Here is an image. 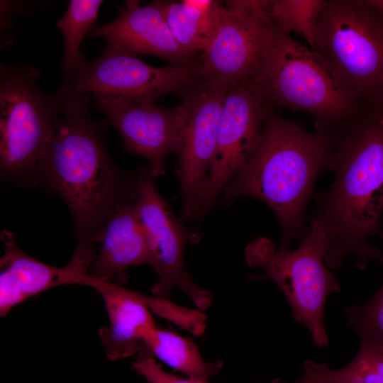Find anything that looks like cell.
Segmentation results:
<instances>
[{
    "label": "cell",
    "instance_id": "cell-1",
    "mask_svg": "<svg viewBox=\"0 0 383 383\" xmlns=\"http://www.w3.org/2000/svg\"><path fill=\"white\" fill-rule=\"evenodd\" d=\"M60 96L57 124L35 172L40 183L69 207L77 246L96 250L97 237L111 213L136 199L130 180L106 149L104 128L90 114L89 95Z\"/></svg>",
    "mask_w": 383,
    "mask_h": 383
},
{
    "label": "cell",
    "instance_id": "cell-2",
    "mask_svg": "<svg viewBox=\"0 0 383 383\" xmlns=\"http://www.w3.org/2000/svg\"><path fill=\"white\" fill-rule=\"evenodd\" d=\"M380 109L363 114L340 135L331 170V187L316 196L311 223L326 233L325 262L338 268L353 256L359 269L382 257L369 244L373 235L383 237L379 220L383 209V130Z\"/></svg>",
    "mask_w": 383,
    "mask_h": 383
},
{
    "label": "cell",
    "instance_id": "cell-3",
    "mask_svg": "<svg viewBox=\"0 0 383 383\" xmlns=\"http://www.w3.org/2000/svg\"><path fill=\"white\" fill-rule=\"evenodd\" d=\"M340 135L309 132L271 113L255 148L223 192L224 207L245 196L267 204L281 226L279 247L289 248L292 239L301 240L309 231L307 204L318 175L331 170Z\"/></svg>",
    "mask_w": 383,
    "mask_h": 383
},
{
    "label": "cell",
    "instance_id": "cell-4",
    "mask_svg": "<svg viewBox=\"0 0 383 383\" xmlns=\"http://www.w3.org/2000/svg\"><path fill=\"white\" fill-rule=\"evenodd\" d=\"M251 82L272 109L305 112L320 132L341 133L366 109L327 58L278 29Z\"/></svg>",
    "mask_w": 383,
    "mask_h": 383
},
{
    "label": "cell",
    "instance_id": "cell-5",
    "mask_svg": "<svg viewBox=\"0 0 383 383\" xmlns=\"http://www.w3.org/2000/svg\"><path fill=\"white\" fill-rule=\"evenodd\" d=\"M313 49L365 107L383 106V16L366 0H323Z\"/></svg>",
    "mask_w": 383,
    "mask_h": 383
},
{
    "label": "cell",
    "instance_id": "cell-6",
    "mask_svg": "<svg viewBox=\"0 0 383 383\" xmlns=\"http://www.w3.org/2000/svg\"><path fill=\"white\" fill-rule=\"evenodd\" d=\"M35 67L0 66V170L18 184L35 172L58 122L60 96L43 92Z\"/></svg>",
    "mask_w": 383,
    "mask_h": 383
},
{
    "label": "cell",
    "instance_id": "cell-7",
    "mask_svg": "<svg viewBox=\"0 0 383 383\" xmlns=\"http://www.w3.org/2000/svg\"><path fill=\"white\" fill-rule=\"evenodd\" d=\"M326 238L323 229L311 223L309 231L294 250L278 248L259 238L245 248L249 266L259 267L273 281L288 301L296 322L305 326L319 348L328 345L324 326V306L332 292L340 290L325 262Z\"/></svg>",
    "mask_w": 383,
    "mask_h": 383
},
{
    "label": "cell",
    "instance_id": "cell-8",
    "mask_svg": "<svg viewBox=\"0 0 383 383\" xmlns=\"http://www.w3.org/2000/svg\"><path fill=\"white\" fill-rule=\"evenodd\" d=\"M199 84L198 60L154 67L106 43L94 60L80 53L57 91L65 96L106 94L155 104L165 94H182Z\"/></svg>",
    "mask_w": 383,
    "mask_h": 383
},
{
    "label": "cell",
    "instance_id": "cell-9",
    "mask_svg": "<svg viewBox=\"0 0 383 383\" xmlns=\"http://www.w3.org/2000/svg\"><path fill=\"white\" fill-rule=\"evenodd\" d=\"M277 31L267 0L226 1L216 32L198 60L200 84L227 89L251 81Z\"/></svg>",
    "mask_w": 383,
    "mask_h": 383
},
{
    "label": "cell",
    "instance_id": "cell-10",
    "mask_svg": "<svg viewBox=\"0 0 383 383\" xmlns=\"http://www.w3.org/2000/svg\"><path fill=\"white\" fill-rule=\"evenodd\" d=\"M272 108L251 81L226 89L213 160L201 190L181 221L197 220L213 206L219 194L255 148Z\"/></svg>",
    "mask_w": 383,
    "mask_h": 383
},
{
    "label": "cell",
    "instance_id": "cell-11",
    "mask_svg": "<svg viewBox=\"0 0 383 383\" xmlns=\"http://www.w3.org/2000/svg\"><path fill=\"white\" fill-rule=\"evenodd\" d=\"M136 189L138 216L148 241L151 267L158 276L152 293L166 299L178 287L199 309H208L212 302L211 293L194 282L184 263L185 245L196 236L173 213L157 191L147 167L138 170Z\"/></svg>",
    "mask_w": 383,
    "mask_h": 383
},
{
    "label": "cell",
    "instance_id": "cell-12",
    "mask_svg": "<svg viewBox=\"0 0 383 383\" xmlns=\"http://www.w3.org/2000/svg\"><path fill=\"white\" fill-rule=\"evenodd\" d=\"M96 109L104 113L121 136L124 148L145 157L155 179L165 172V160L181 145L187 106L182 101L174 108L136 103L121 97L93 96Z\"/></svg>",
    "mask_w": 383,
    "mask_h": 383
},
{
    "label": "cell",
    "instance_id": "cell-13",
    "mask_svg": "<svg viewBox=\"0 0 383 383\" xmlns=\"http://www.w3.org/2000/svg\"><path fill=\"white\" fill-rule=\"evenodd\" d=\"M226 90L199 84L182 94L187 106L177 153L176 170L183 199L182 215L192 207L207 177L216 150Z\"/></svg>",
    "mask_w": 383,
    "mask_h": 383
},
{
    "label": "cell",
    "instance_id": "cell-14",
    "mask_svg": "<svg viewBox=\"0 0 383 383\" xmlns=\"http://www.w3.org/2000/svg\"><path fill=\"white\" fill-rule=\"evenodd\" d=\"M4 251L0 260V315L1 317L30 297L62 284L84 285L92 260L74 251L64 267L43 263L23 252L13 235L4 230Z\"/></svg>",
    "mask_w": 383,
    "mask_h": 383
},
{
    "label": "cell",
    "instance_id": "cell-15",
    "mask_svg": "<svg viewBox=\"0 0 383 383\" xmlns=\"http://www.w3.org/2000/svg\"><path fill=\"white\" fill-rule=\"evenodd\" d=\"M88 37L102 38L126 53L138 57L150 55L172 65L193 62L194 55L184 50L174 39L167 26L162 1L142 6L128 0L119 8L113 21L94 26Z\"/></svg>",
    "mask_w": 383,
    "mask_h": 383
},
{
    "label": "cell",
    "instance_id": "cell-16",
    "mask_svg": "<svg viewBox=\"0 0 383 383\" xmlns=\"http://www.w3.org/2000/svg\"><path fill=\"white\" fill-rule=\"evenodd\" d=\"M86 286L101 294L107 311L109 324L99 329V337L108 358L115 361L145 351L157 328L147 296L90 274Z\"/></svg>",
    "mask_w": 383,
    "mask_h": 383
},
{
    "label": "cell",
    "instance_id": "cell-17",
    "mask_svg": "<svg viewBox=\"0 0 383 383\" xmlns=\"http://www.w3.org/2000/svg\"><path fill=\"white\" fill-rule=\"evenodd\" d=\"M98 245L89 272L95 278L123 286L128 281V268L151 266L148 241L135 201L121 204L111 213L97 237Z\"/></svg>",
    "mask_w": 383,
    "mask_h": 383
},
{
    "label": "cell",
    "instance_id": "cell-18",
    "mask_svg": "<svg viewBox=\"0 0 383 383\" xmlns=\"http://www.w3.org/2000/svg\"><path fill=\"white\" fill-rule=\"evenodd\" d=\"M162 1L167 26L176 42L194 55L205 50L216 32L222 4L213 0Z\"/></svg>",
    "mask_w": 383,
    "mask_h": 383
},
{
    "label": "cell",
    "instance_id": "cell-19",
    "mask_svg": "<svg viewBox=\"0 0 383 383\" xmlns=\"http://www.w3.org/2000/svg\"><path fill=\"white\" fill-rule=\"evenodd\" d=\"M297 383H383V343L361 339L355 358L345 367L332 370L326 364L304 362Z\"/></svg>",
    "mask_w": 383,
    "mask_h": 383
},
{
    "label": "cell",
    "instance_id": "cell-20",
    "mask_svg": "<svg viewBox=\"0 0 383 383\" xmlns=\"http://www.w3.org/2000/svg\"><path fill=\"white\" fill-rule=\"evenodd\" d=\"M145 351L193 379L206 381L223 365L219 360L207 363L192 341L158 328L148 338Z\"/></svg>",
    "mask_w": 383,
    "mask_h": 383
},
{
    "label": "cell",
    "instance_id": "cell-21",
    "mask_svg": "<svg viewBox=\"0 0 383 383\" xmlns=\"http://www.w3.org/2000/svg\"><path fill=\"white\" fill-rule=\"evenodd\" d=\"M101 0H71L65 13L58 19L64 42L62 69L65 77L70 73L80 55L79 46L85 36L94 27Z\"/></svg>",
    "mask_w": 383,
    "mask_h": 383
},
{
    "label": "cell",
    "instance_id": "cell-22",
    "mask_svg": "<svg viewBox=\"0 0 383 383\" xmlns=\"http://www.w3.org/2000/svg\"><path fill=\"white\" fill-rule=\"evenodd\" d=\"M323 0H267V9L277 29L301 35L313 49L316 23Z\"/></svg>",
    "mask_w": 383,
    "mask_h": 383
},
{
    "label": "cell",
    "instance_id": "cell-23",
    "mask_svg": "<svg viewBox=\"0 0 383 383\" xmlns=\"http://www.w3.org/2000/svg\"><path fill=\"white\" fill-rule=\"evenodd\" d=\"M383 263V255L381 257ZM346 321L360 339L383 343V284L364 305L345 308Z\"/></svg>",
    "mask_w": 383,
    "mask_h": 383
},
{
    "label": "cell",
    "instance_id": "cell-24",
    "mask_svg": "<svg viewBox=\"0 0 383 383\" xmlns=\"http://www.w3.org/2000/svg\"><path fill=\"white\" fill-rule=\"evenodd\" d=\"M132 367L149 383H207L206 381L179 377L167 372L148 351L138 353L132 362Z\"/></svg>",
    "mask_w": 383,
    "mask_h": 383
},
{
    "label": "cell",
    "instance_id": "cell-25",
    "mask_svg": "<svg viewBox=\"0 0 383 383\" xmlns=\"http://www.w3.org/2000/svg\"><path fill=\"white\" fill-rule=\"evenodd\" d=\"M367 2L383 16V0H367Z\"/></svg>",
    "mask_w": 383,
    "mask_h": 383
},
{
    "label": "cell",
    "instance_id": "cell-26",
    "mask_svg": "<svg viewBox=\"0 0 383 383\" xmlns=\"http://www.w3.org/2000/svg\"><path fill=\"white\" fill-rule=\"evenodd\" d=\"M379 123L381 125V127L383 130V109L380 110V115H379Z\"/></svg>",
    "mask_w": 383,
    "mask_h": 383
},
{
    "label": "cell",
    "instance_id": "cell-27",
    "mask_svg": "<svg viewBox=\"0 0 383 383\" xmlns=\"http://www.w3.org/2000/svg\"><path fill=\"white\" fill-rule=\"evenodd\" d=\"M273 383H296L295 381L294 382H285L284 380H275Z\"/></svg>",
    "mask_w": 383,
    "mask_h": 383
},
{
    "label": "cell",
    "instance_id": "cell-28",
    "mask_svg": "<svg viewBox=\"0 0 383 383\" xmlns=\"http://www.w3.org/2000/svg\"><path fill=\"white\" fill-rule=\"evenodd\" d=\"M382 109H383V106H382Z\"/></svg>",
    "mask_w": 383,
    "mask_h": 383
}]
</instances>
